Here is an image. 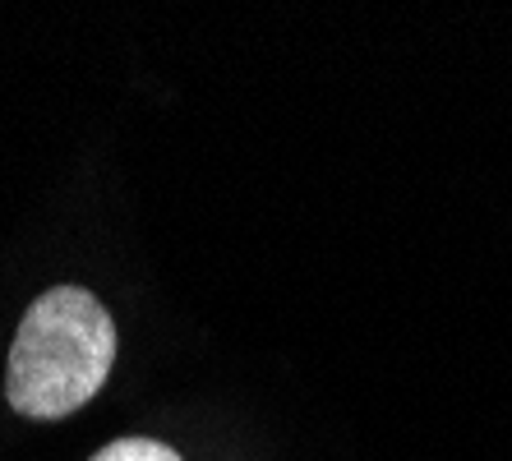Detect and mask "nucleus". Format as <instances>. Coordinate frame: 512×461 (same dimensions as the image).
<instances>
[{"label": "nucleus", "instance_id": "f03ea898", "mask_svg": "<svg viewBox=\"0 0 512 461\" xmlns=\"http://www.w3.org/2000/svg\"><path fill=\"white\" fill-rule=\"evenodd\" d=\"M88 461H185L176 448L157 443V438H116Z\"/></svg>", "mask_w": 512, "mask_h": 461}, {"label": "nucleus", "instance_id": "f257e3e1", "mask_svg": "<svg viewBox=\"0 0 512 461\" xmlns=\"http://www.w3.org/2000/svg\"><path fill=\"white\" fill-rule=\"evenodd\" d=\"M116 323L84 286H51L24 309L5 365V397L24 420H65L102 392Z\"/></svg>", "mask_w": 512, "mask_h": 461}]
</instances>
